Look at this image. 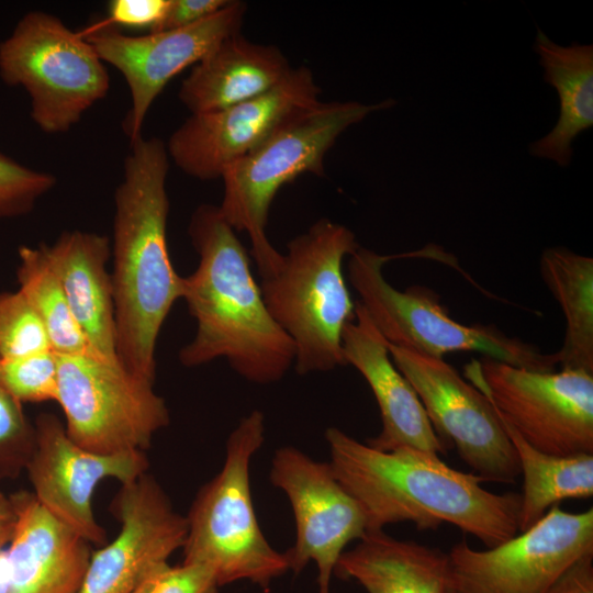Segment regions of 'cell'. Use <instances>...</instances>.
<instances>
[{"mask_svg":"<svg viewBox=\"0 0 593 593\" xmlns=\"http://www.w3.org/2000/svg\"><path fill=\"white\" fill-rule=\"evenodd\" d=\"M335 477L357 501L368 532L412 522L419 530L444 523L488 548L518 533L521 493H493L474 473L446 465L439 455L401 447L380 450L337 427L325 432Z\"/></svg>","mask_w":593,"mask_h":593,"instance_id":"cell-1","label":"cell"},{"mask_svg":"<svg viewBox=\"0 0 593 593\" xmlns=\"http://www.w3.org/2000/svg\"><path fill=\"white\" fill-rule=\"evenodd\" d=\"M168 170L166 144L142 135L130 143L114 193L116 356L128 371L154 382L158 335L182 290L167 246Z\"/></svg>","mask_w":593,"mask_h":593,"instance_id":"cell-2","label":"cell"},{"mask_svg":"<svg viewBox=\"0 0 593 593\" xmlns=\"http://www.w3.org/2000/svg\"><path fill=\"white\" fill-rule=\"evenodd\" d=\"M188 233L199 264L182 277L181 299L197 329L180 349L179 361L198 367L223 358L249 382L281 380L293 366L294 347L269 313L236 231L219 206L201 204Z\"/></svg>","mask_w":593,"mask_h":593,"instance_id":"cell-3","label":"cell"},{"mask_svg":"<svg viewBox=\"0 0 593 593\" xmlns=\"http://www.w3.org/2000/svg\"><path fill=\"white\" fill-rule=\"evenodd\" d=\"M358 247L348 227L321 219L291 239L273 270L260 276L264 301L293 344L299 374L347 366L343 331L354 321L356 304L343 262Z\"/></svg>","mask_w":593,"mask_h":593,"instance_id":"cell-4","label":"cell"},{"mask_svg":"<svg viewBox=\"0 0 593 593\" xmlns=\"http://www.w3.org/2000/svg\"><path fill=\"white\" fill-rule=\"evenodd\" d=\"M394 104L392 99L372 104L318 100L292 114L224 170L219 210L235 231L247 233L259 276L270 272L281 257L266 234L277 192L302 174L323 175L324 157L344 131Z\"/></svg>","mask_w":593,"mask_h":593,"instance_id":"cell-5","label":"cell"},{"mask_svg":"<svg viewBox=\"0 0 593 593\" xmlns=\"http://www.w3.org/2000/svg\"><path fill=\"white\" fill-rule=\"evenodd\" d=\"M265 440V416L243 417L226 443L221 471L197 493L187 518L183 562L209 567L221 586L249 581L265 592L290 570L268 542L255 513L249 468Z\"/></svg>","mask_w":593,"mask_h":593,"instance_id":"cell-6","label":"cell"},{"mask_svg":"<svg viewBox=\"0 0 593 593\" xmlns=\"http://www.w3.org/2000/svg\"><path fill=\"white\" fill-rule=\"evenodd\" d=\"M358 247L348 261V279L372 324L388 344L425 356L443 358L454 351H475L510 366L555 371L557 354H544L493 325H463L452 320L432 290L411 287L400 291L382 273L390 259Z\"/></svg>","mask_w":593,"mask_h":593,"instance_id":"cell-7","label":"cell"},{"mask_svg":"<svg viewBox=\"0 0 593 593\" xmlns=\"http://www.w3.org/2000/svg\"><path fill=\"white\" fill-rule=\"evenodd\" d=\"M0 78L24 88L31 118L47 134L69 131L110 89L104 63L83 34L44 11L24 14L0 42Z\"/></svg>","mask_w":593,"mask_h":593,"instance_id":"cell-8","label":"cell"},{"mask_svg":"<svg viewBox=\"0 0 593 593\" xmlns=\"http://www.w3.org/2000/svg\"><path fill=\"white\" fill-rule=\"evenodd\" d=\"M57 362L56 402L68 436L82 448L97 454L145 451L169 424L155 382L132 373L119 359L87 349L57 355Z\"/></svg>","mask_w":593,"mask_h":593,"instance_id":"cell-9","label":"cell"},{"mask_svg":"<svg viewBox=\"0 0 593 593\" xmlns=\"http://www.w3.org/2000/svg\"><path fill=\"white\" fill-rule=\"evenodd\" d=\"M466 377L535 449L551 456L593 455V373L540 372L483 357Z\"/></svg>","mask_w":593,"mask_h":593,"instance_id":"cell-10","label":"cell"},{"mask_svg":"<svg viewBox=\"0 0 593 593\" xmlns=\"http://www.w3.org/2000/svg\"><path fill=\"white\" fill-rule=\"evenodd\" d=\"M394 366L415 390L439 438L454 445L482 482L513 484L516 451L490 400L443 358L388 344Z\"/></svg>","mask_w":593,"mask_h":593,"instance_id":"cell-11","label":"cell"},{"mask_svg":"<svg viewBox=\"0 0 593 593\" xmlns=\"http://www.w3.org/2000/svg\"><path fill=\"white\" fill-rule=\"evenodd\" d=\"M593 552V510L553 505L536 524L494 547L462 540L448 552L458 593H545L574 561Z\"/></svg>","mask_w":593,"mask_h":593,"instance_id":"cell-12","label":"cell"},{"mask_svg":"<svg viewBox=\"0 0 593 593\" xmlns=\"http://www.w3.org/2000/svg\"><path fill=\"white\" fill-rule=\"evenodd\" d=\"M246 4L230 1L220 11L189 26L131 36L98 22L83 34L101 60L124 77L132 105L124 121L130 143L142 136L150 105L180 71L194 66L225 37L240 32Z\"/></svg>","mask_w":593,"mask_h":593,"instance_id":"cell-13","label":"cell"},{"mask_svg":"<svg viewBox=\"0 0 593 593\" xmlns=\"http://www.w3.org/2000/svg\"><path fill=\"white\" fill-rule=\"evenodd\" d=\"M269 477L286 493L294 516L295 541L284 552L290 570L298 574L315 562L318 593H331V578L345 547L368 532L361 507L328 462L316 461L295 447L275 451Z\"/></svg>","mask_w":593,"mask_h":593,"instance_id":"cell-14","label":"cell"},{"mask_svg":"<svg viewBox=\"0 0 593 593\" xmlns=\"http://www.w3.org/2000/svg\"><path fill=\"white\" fill-rule=\"evenodd\" d=\"M312 71L302 66L271 90L237 104L191 114L166 144L169 158L184 174L200 179L221 178L292 114L318 101Z\"/></svg>","mask_w":593,"mask_h":593,"instance_id":"cell-15","label":"cell"},{"mask_svg":"<svg viewBox=\"0 0 593 593\" xmlns=\"http://www.w3.org/2000/svg\"><path fill=\"white\" fill-rule=\"evenodd\" d=\"M35 445L25 466L33 494L52 515L90 544L105 545L92 499L97 485L113 478L127 483L147 472L145 451L97 454L76 444L64 423L43 413L35 423Z\"/></svg>","mask_w":593,"mask_h":593,"instance_id":"cell-16","label":"cell"},{"mask_svg":"<svg viewBox=\"0 0 593 593\" xmlns=\"http://www.w3.org/2000/svg\"><path fill=\"white\" fill-rule=\"evenodd\" d=\"M120 522L116 537L91 553L78 593H133L183 547L187 518L154 477L143 473L121 484L110 504Z\"/></svg>","mask_w":593,"mask_h":593,"instance_id":"cell-17","label":"cell"},{"mask_svg":"<svg viewBox=\"0 0 593 593\" xmlns=\"http://www.w3.org/2000/svg\"><path fill=\"white\" fill-rule=\"evenodd\" d=\"M343 351L346 363L369 384L380 410L381 430L366 444L380 450L411 447L437 455L446 451L447 445L434 430L415 390L394 366L387 340L359 302L354 321L343 331Z\"/></svg>","mask_w":593,"mask_h":593,"instance_id":"cell-18","label":"cell"},{"mask_svg":"<svg viewBox=\"0 0 593 593\" xmlns=\"http://www.w3.org/2000/svg\"><path fill=\"white\" fill-rule=\"evenodd\" d=\"M11 501L15 525L7 551L8 593H78L91 552L90 542L52 515L33 493Z\"/></svg>","mask_w":593,"mask_h":593,"instance_id":"cell-19","label":"cell"},{"mask_svg":"<svg viewBox=\"0 0 593 593\" xmlns=\"http://www.w3.org/2000/svg\"><path fill=\"white\" fill-rule=\"evenodd\" d=\"M45 247L89 349L105 359H119L113 284L107 269L109 238L92 232L66 231Z\"/></svg>","mask_w":593,"mask_h":593,"instance_id":"cell-20","label":"cell"},{"mask_svg":"<svg viewBox=\"0 0 593 593\" xmlns=\"http://www.w3.org/2000/svg\"><path fill=\"white\" fill-rule=\"evenodd\" d=\"M291 70L279 48L236 32L192 67L178 97L191 114L213 112L266 93Z\"/></svg>","mask_w":593,"mask_h":593,"instance_id":"cell-21","label":"cell"},{"mask_svg":"<svg viewBox=\"0 0 593 593\" xmlns=\"http://www.w3.org/2000/svg\"><path fill=\"white\" fill-rule=\"evenodd\" d=\"M367 593H458L449 553L382 530L367 532L344 551L334 569Z\"/></svg>","mask_w":593,"mask_h":593,"instance_id":"cell-22","label":"cell"},{"mask_svg":"<svg viewBox=\"0 0 593 593\" xmlns=\"http://www.w3.org/2000/svg\"><path fill=\"white\" fill-rule=\"evenodd\" d=\"M534 51L545 82L557 90L560 115L546 136L529 145V154L566 167L572 160L574 138L593 125V45L561 46L538 29Z\"/></svg>","mask_w":593,"mask_h":593,"instance_id":"cell-23","label":"cell"},{"mask_svg":"<svg viewBox=\"0 0 593 593\" xmlns=\"http://www.w3.org/2000/svg\"><path fill=\"white\" fill-rule=\"evenodd\" d=\"M539 268L566 318L564 339L556 351L559 365L593 373V258L550 247L542 251Z\"/></svg>","mask_w":593,"mask_h":593,"instance_id":"cell-24","label":"cell"},{"mask_svg":"<svg viewBox=\"0 0 593 593\" xmlns=\"http://www.w3.org/2000/svg\"><path fill=\"white\" fill-rule=\"evenodd\" d=\"M499 417L516 451L523 475L518 533L536 524L559 502L593 495V455L559 457L544 454Z\"/></svg>","mask_w":593,"mask_h":593,"instance_id":"cell-25","label":"cell"},{"mask_svg":"<svg viewBox=\"0 0 593 593\" xmlns=\"http://www.w3.org/2000/svg\"><path fill=\"white\" fill-rule=\"evenodd\" d=\"M18 255L19 291L44 325L53 351L57 355H70L89 349L49 261L45 244L35 247L20 246Z\"/></svg>","mask_w":593,"mask_h":593,"instance_id":"cell-26","label":"cell"},{"mask_svg":"<svg viewBox=\"0 0 593 593\" xmlns=\"http://www.w3.org/2000/svg\"><path fill=\"white\" fill-rule=\"evenodd\" d=\"M48 349L45 327L26 298L19 290L0 292V360Z\"/></svg>","mask_w":593,"mask_h":593,"instance_id":"cell-27","label":"cell"},{"mask_svg":"<svg viewBox=\"0 0 593 593\" xmlns=\"http://www.w3.org/2000/svg\"><path fill=\"white\" fill-rule=\"evenodd\" d=\"M57 382V355L52 349L0 360V385L22 404L56 402Z\"/></svg>","mask_w":593,"mask_h":593,"instance_id":"cell-28","label":"cell"},{"mask_svg":"<svg viewBox=\"0 0 593 593\" xmlns=\"http://www.w3.org/2000/svg\"><path fill=\"white\" fill-rule=\"evenodd\" d=\"M56 182L51 172L29 168L0 153V219L30 213Z\"/></svg>","mask_w":593,"mask_h":593,"instance_id":"cell-29","label":"cell"},{"mask_svg":"<svg viewBox=\"0 0 593 593\" xmlns=\"http://www.w3.org/2000/svg\"><path fill=\"white\" fill-rule=\"evenodd\" d=\"M35 445V427L23 404L0 385V477H15L25 466Z\"/></svg>","mask_w":593,"mask_h":593,"instance_id":"cell-30","label":"cell"},{"mask_svg":"<svg viewBox=\"0 0 593 593\" xmlns=\"http://www.w3.org/2000/svg\"><path fill=\"white\" fill-rule=\"evenodd\" d=\"M213 571L203 564L168 563L146 578L133 593H219Z\"/></svg>","mask_w":593,"mask_h":593,"instance_id":"cell-31","label":"cell"},{"mask_svg":"<svg viewBox=\"0 0 593 593\" xmlns=\"http://www.w3.org/2000/svg\"><path fill=\"white\" fill-rule=\"evenodd\" d=\"M170 0H113L109 2L105 25L149 29L154 32L163 21Z\"/></svg>","mask_w":593,"mask_h":593,"instance_id":"cell-32","label":"cell"},{"mask_svg":"<svg viewBox=\"0 0 593 593\" xmlns=\"http://www.w3.org/2000/svg\"><path fill=\"white\" fill-rule=\"evenodd\" d=\"M230 0H170L154 32L178 30L194 24L223 9Z\"/></svg>","mask_w":593,"mask_h":593,"instance_id":"cell-33","label":"cell"},{"mask_svg":"<svg viewBox=\"0 0 593 593\" xmlns=\"http://www.w3.org/2000/svg\"><path fill=\"white\" fill-rule=\"evenodd\" d=\"M545 593H593V552L574 561Z\"/></svg>","mask_w":593,"mask_h":593,"instance_id":"cell-34","label":"cell"},{"mask_svg":"<svg viewBox=\"0 0 593 593\" xmlns=\"http://www.w3.org/2000/svg\"><path fill=\"white\" fill-rule=\"evenodd\" d=\"M15 518L11 497L5 496L0 491V549L9 544L14 529Z\"/></svg>","mask_w":593,"mask_h":593,"instance_id":"cell-35","label":"cell"},{"mask_svg":"<svg viewBox=\"0 0 593 593\" xmlns=\"http://www.w3.org/2000/svg\"><path fill=\"white\" fill-rule=\"evenodd\" d=\"M9 591V567L5 548L0 549V593Z\"/></svg>","mask_w":593,"mask_h":593,"instance_id":"cell-36","label":"cell"}]
</instances>
